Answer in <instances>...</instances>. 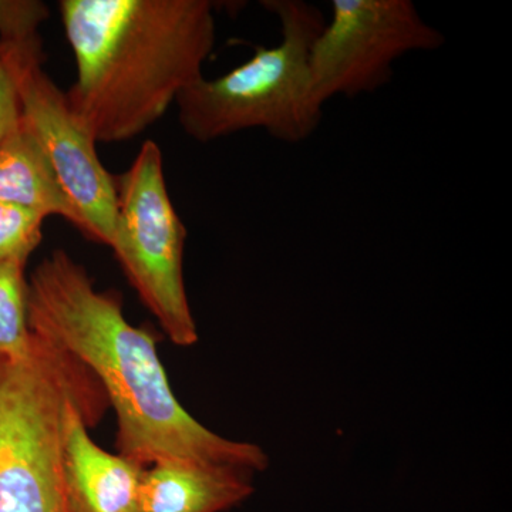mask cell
<instances>
[{
  "label": "cell",
  "mask_w": 512,
  "mask_h": 512,
  "mask_svg": "<svg viewBox=\"0 0 512 512\" xmlns=\"http://www.w3.org/2000/svg\"><path fill=\"white\" fill-rule=\"evenodd\" d=\"M29 326L82 363L117 417L120 456L143 467L164 460L261 473L264 448L218 436L192 417L168 382L153 330L131 325L119 293L100 291L92 276L56 249L28 278Z\"/></svg>",
  "instance_id": "cell-1"
},
{
  "label": "cell",
  "mask_w": 512,
  "mask_h": 512,
  "mask_svg": "<svg viewBox=\"0 0 512 512\" xmlns=\"http://www.w3.org/2000/svg\"><path fill=\"white\" fill-rule=\"evenodd\" d=\"M73 113L97 144L133 140L204 77L217 40L210 0H60Z\"/></svg>",
  "instance_id": "cell-2"
},
{
  "label": "cell",
  "mask_w": 512,
  "mask_h": 512,
  "mask_svg": "<svg viewBox=\"0 0 512 512\" xmlns=\"http://www.w3.org/2000/svg\"><path fill=\"white\" fill-rule=\"evenodd\" d=\"M281 25V42L256 47L254 55L217 79L201 77L175 106L185 134L198 143L247 130L301 144L320 126L323 104L313 90L311 50L326 18L306 0H262Z\"/></svg>",
  "instance_id": "cell-3"
},
{
  "label": "cell",
  "mask_w": 512,
  "mask_h": 512,
  "mask_svg": "<svg viewBox=\"0 0 512 512\" xmlns=\"http://www.w3.org/2000/svg\"><path fill=\"white\" fill-rule=\"evenodd\" d=\"M103 394L82 363L35 333L23 355H0V512H69L64 413Z\"/></svg>",
  "instance_id": "cell-4"
},
{
  "label": "cell",
  "mask_w": 512,
  "mask_h": 512,
  "mask_svg": "<svg viewBox=\"0 0 512 512\" xmlns=\"http://www.w3.org/2000/svg\"><path fill=\"white\" fill-rule=\"evenodd\" d=\"M117 217L110 248L167 338L181 348L200 339L184 282L187 228L175 210L156 141L116 175Z\"/></svg>",
  "instance_id": "cell-5"
},
{
  "label": "cell",
  "mask_w": 512,
  "mask_h": 512,
  "mask_svg": "<svg viewBox=\"0 0 512 512\" xmlns=\"http://www.w3.org/2000/svg\"><path fill=\"white\" fill-rule=\"evenodd\" d=\"M444 43L412 0H332L311 50L313 90L323 106L375 93L392 80L397 60Z\"/></svg>",
  "instance_id": "cell-6"
},
{
  "label": "cell",
  "mask_w": 512,
  "mask_h": 512,
  "mask_svg": "<svg viewBox=\"0 0 512 512\" xmlns=\"http://www.w3.org/2000/svg\"><path fill=\"white\" fill-rule=\"evenodd\" d=\"M20 120L32 131L67 200L82 222L80 232L110 248L117 217L116 175L97 154V141L73 113L43 69V56L26 67L20 84Z\"/></svg>",
  "instance_id": "cell-7"
},
{
  "label": "cell",
  "mask_w": 512,
  "mask_h": 512,
  "mask_svg": "<svg viewBox=\"0 0 512 512\" xmlns=\"http://www.w3.org/2000/svg\"><path fill=\"white\" fill-rule=\"evenodd\" d=\"M107 404L104 394L84 397L64 413L62 471L69 512H138L146 467L103 450L89 434Z\"/></svg>",
  "instance_id": "cell-8"
},
{
  "label": "cell",
  "mask_w": 512,
  "mask_h": 512,
  "mask_svg": "<svg viewBox=\"0 0 512 512\" xmlns=\"http://www.w3.org/2000/svg\"><path fill=\"white\" fill-rule=\"evenodd\" d=\"M254 491L252 474L237 468L157 461L141 478L138 512H225Z\"/></svg>",
  "instance_id": "cell-9"
},
{
  "label": "cell",
  "mask_w": 512,
  "mask_h": 512,
  "mask_svg": "<svg viewBox=\"0 0 512 512\" xmlns=\"http://www.w3.org/2000/svg\"><path fill=\"white\" fill-rule=\"evenodd\" d=\"M0 202L62 217L77 229L79 215L57 181L45 151L22 120L0 141Z\"/></svg>",
  "instance_id": "cell-10"
},
{
  "label": "cell",
  "mask_w": 512,
  "mask_h": 512,
  "mask_svg": "<svg viewBox=\"0 0 512 512\" xmlns=\"http://www.w3.org/2000/svg\"><path fill=\"white\" fill-rule=\"evenodd\" d=\"M25 261L0 262V355L19 356L29 349L28 278Z\"/></svg>",
  "instance_id": "cell-11"
},
{
  "label": "cell",
  "mask_w": 512,
  "mask_h": 512,
  "mask_svg": "<svg viewBox=\"0 0 512 512\" xmlns=\"http://www.w3.org/2000/svg\"><path fill=\"white\" fill-rule=\"evenodd\" d=\"M42 56L40 37L29 40L0 37V141L18 126L23 74L32 60Z\"/></svg>",
  "instance_id": "cell-12"
},
{
  "label": "cell",
  "mask_w": 512,
  "mask_h": 512,
  "mask_svg": "<svg viewBox=\"0 0 512 512\" xmlns=\"http://www.w3.org/2000/svg\"><path fill=\"white\" fill-rule=\"evenodd\" d=\"M45 215L0 202V262L25 261L42 242Z\"/></svg>",
  "instance_id": "cell-13"
},
{
  "label": "cell",
  "mask_w": 512,
  "mask_h": 512,
  "mask_svg": "<svg viewBox=\"0 0 512 512\" xmlns=\"http://www.w3.org/2000/svg\"><path fill=\"white\" fill-rule=\"evenodd\" d=\"M49 16V8L40 0H0V37L9 40L40 37V26Z\"/></svg>",
  "instance_id": "cell-14"
}]
</instances>
